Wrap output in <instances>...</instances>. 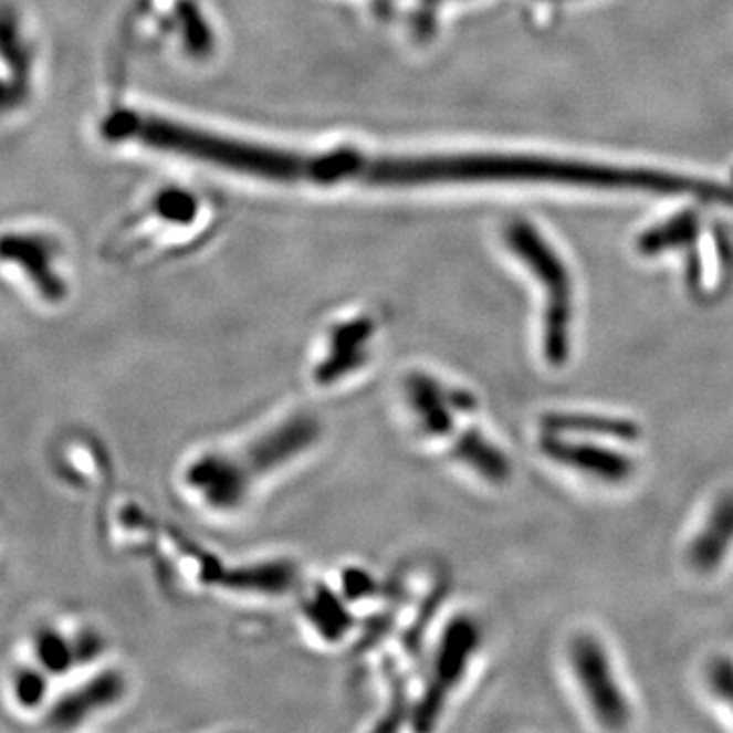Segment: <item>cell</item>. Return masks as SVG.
<instances>
[{
    "label": "cell",
    "mask_w": 733,
    "mask_h": 733,
    "mask_svg": "<svg viewBox=\"0 0 733 733\" xmlns=\"http://www.w3.org/2000/svg\"><path fill=\"white\" fill-rule=\"evenodd\" d=\"M321 437V422L308 413H296L244 451L205 454L188 469V483L217 510H232L243 502L259 477L280 469Z\"/></svg>",
    "instance_id": "1"
},
{
    "label": "cell",
    "mask_w": 733,
    "mask_h": 733,
    "mask_svg": "<svg viewBox=\"0 0 733 733\" xmlns=\"http://www.w3.org/2000/svg\"><path fill=\"white\" fill-rule=\"evenodd\" d=\"M507 247L524 261L544 290L542 350L551 367H565L573 347L575 294L573 278L563 259L527 222H514L505 231Z\"/></svg>",
    "instance_id": "2"
},
{
    "label": "cell",
    "mask_w": 733,
    "mask_h": 733,
    "mask_svg": "<svg viewBox=\"0 0 733 733\" xmlns=\"http://www.w3.org/2000/svg\"><path fill=\"white\" fill-rule=\"evenodd\" d=\"M406 398L418 425L430 437L442 438L452 454L493 485H502L512 475V464L495 444L473 428H463L452 412L451 389L430 375L412 374L406 379Z\"/></svg>",
    "instance_id": "3"
},
{
    "label": "cell",
    "mask_w": 733,
    "mask_h": 733,
    "mask_svg": "<svg viewBox=\"0 0 733 733\" xmlns=\"http://www.w3.org/2000/svg\"><path fill=\"white\" fill-rule=\"evenodd\" d=\"M568 662L593 718L609 732L628 730L630 699L619 682L604 643L593 633H579L568 646Z\"/></svg>",
    "instance_id": "4"
},
{
    "label": "cell",
    "mask_w": 733,
    "mask_h": 733,
    "mask_svg": "<svg viewBox=\"0 0 733 733\" xmlns=\"http://www.w3.org/2000/svg\"><path fill=\"white\" fill-rule=\"evenodd\" d=\"M541 451L558 467L611 488L630 483L638 471V464L628 452L619 451L605 440L544 432Z\"/></svg>",
    "instance_id": "5"
},
{
    "label": "cell",
    "mask_w": 733,
    "mask_h": 733,
    "mask_svg": "<svg viewBox=\"0 0 733 733\" xmlns=\"http://www.w3.org/2000/svg\"><path fill=\"white\" fill-rule=\"evenodd\" d=\"M477 640L479 633L471 619H457L449 626V630L444 631L430 687L416 715L418 730H428L437 721L438 713L447 703V697L451 695L452 689L463 679L469 658L475 650Z\"/></svg>",
    "instance_id": "6"
},
{
    "label": "cell",
    "mask_w": 733,
    "mask_h": 733,
    "mask_svg": "<svg viewBox=\"0 0 733 733\" xmlns=\"http://www.w3.org/2000/svg\"><path fill=\"white\" fill-rule=\"evenodd\" d=\"M53 255L55 247L39 234L7 232L0 237V259L19 265L39 296L55 304L65 297V283L53 270Z\"/></svg>",
    "instance_id": "7"
},
{
    "label": "cell",
    "mask_w": 733,
    "mask_h": 733,
    "mask_svg": "<svg viewBox=\"0 0 733 733\" xmlns=\"http://www.w3.org/2000/svg\"><path fill=\"white\" fill-rule=\"evenodd\" d=\"M733 551V491L711 503L703 524L687 546V563L697 575H713L727 563Z\"/></svg>",
    "instance_id": "8"
},
{
    "label": "cell",
    "mask_w": 733,
    "mask_h": 733,
    "mask_svg": "<svg viewBox=\"0 0 733 733\" xmlns=\"http://www.w3.org/2000/svg\"><path fill=\"white\" fill-rule=\"evenodd\" d=\"M544 432L566 437L591 438L605 442H638L642 426L631 418L597 412H553L542 418Z\"/></svg>",
    "instance_id": "9"
},
{
    "label": "cell",
    "mask_w": 733,
    "mask_h": 733,
    "mask_svg": "<svg viewBox=\"0 0 733 733\" xmlns=\"http://www.w3.org/2000/svg\"><path fill=\"white\" fill-rule=\"evenodd\" d=\"M374 335V324L369 321H353L338 326L331 338V353L316 369V381L321 386H331L341 377L365 363V345Z\"/></svg>",
    "instance_id": "10"
},
{
    "label": "cell",
    "mask_w": 733,
    "mask_h": 733,
    "mask_svg": "<svg viewBox=\"0 0 733 733\" xmlns=\"http://www.w3.org/2000/svg\"><path fill=\"white\" fill-rule=\"evenodd\" d=\"M178 21L181 27V39L186 50L193 57H207L212 52V33L198 7L190 0H181L178 4Z\"/></svg>",
    "instance_id": "11"
},
{
    "label": "cell",
    "mask_w": 733,
    "mask_h": 733,
    "mask_svg": "<svg viewBox=\"0 0 733 733\" xmlns=\"http://www.w3.org/2000/svg\"><path fill=\"white\" fill-rule=\"evenodd\" d=\"M155 212L164 220L178 222V224H190L198 214V200L192 193L180 190V188H168L157 193L155 198Z\"/></svg>",
    "instance_id": "12"
},
{
    "label": "cell",
    "mask_w": 733,
    "mask_h": 733,
    "mask_svg": "<svg viewBox=\"0 0 733 733\" xmlns=\"http://www.w3.org/2000/svg\"><path fill=\"white\" fill-rule=\"evenodd\" d=\"M0 55L13 65L23 76L27 72V52L21 35H19V21L11 9L0 7Z\"/></svg>",
    "instance_id": "13"
},
{
    "label": "cell",
    "mask_w": 733,
    "mask_h": 733,
    "mask_svg": "<svg viewBox=\"0 0 733 733\" xmlns=\"http://www.w3.org/2000/svg\"><path fill=\"white\" fill-rule=\"evenodd\" d=\"M705 681L711 697L733 715V658H713L708 664Z\"/></svg>",
    "instance_id": "14"
},
{
    "label": "cell",
    "mask_w": 733,
    "mask_h": 733,
    "mask_svg": "<svg viewBox=\"0 0 733 733\" xmlns=\"http://www.w3.org/2000/svg\"><path fill=\"white\" fill-rule=\"evenodd\" d=\"M21 98H23V86L0 80V113L13 108Z\"/></svg>",
    "instance_id": "15"
}]
</instances>
